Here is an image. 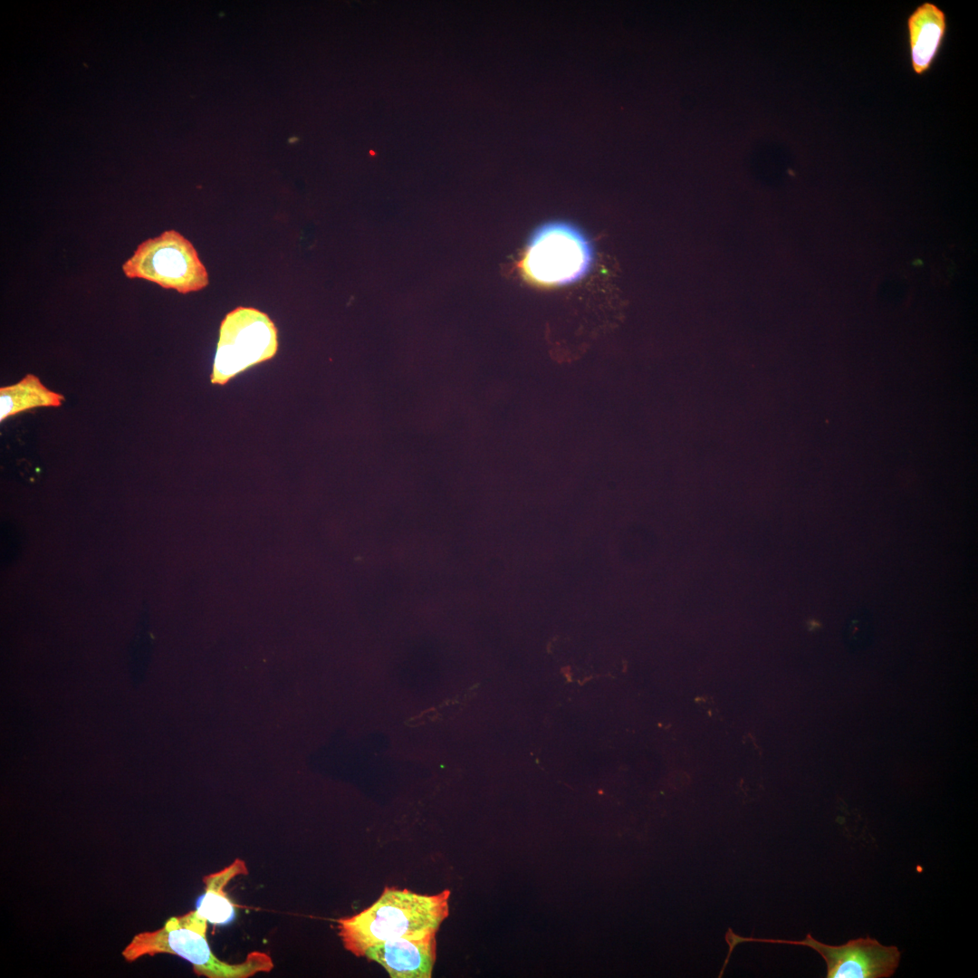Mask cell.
<instances>
[{
  "label": "cell",
  "instance_id": "cell-2",
  "mask_svg": "<svg viewBox=\"0 0 978 978\" xmlns=\"http://www.w3.org/2000/svg\"><path fill=\"white\" fill-rule=\"evenodd\" d=\"M206 932L207 921L190 911L168 918L159 929L135 935L121 954L127 962L144 955L175 954L189 962L197 975L207 978H247L273 968L271 956L259 951L249 953L242 963L222 961L212 952Z\"/></svg>",
  "mask_w": 978,
  "mask_h": 978
},
{
  "label": "cell",
  "instance_id": "cell-6",
  "mask_svg": "<svg viewBox=\"0 0 978 978\" xmlns=\"http://www.w3.org/2000/svg\"><path fill=\"white\" fill-rule=\"evenodd\" d=\"M729 946L723 964L726 968L734 948L743 942H762L803 945L819 953L827 964V978H887L896 972L900 952L896 946H885L866 937L849 940L841 945H829L808 934L801 941L743 937L728 929L724 936Z\"/></svg>",
  "mask_w": 978,
  "mask_h": 978
},
{
  "label": "cell",
  "instance_id": "cell-4",
  "mask_svg": "<svg viewBox=\"0 0 978 978\" xmlns=\"http://www.w3.org/2000/svg\"><path fill=\"white\" fill-rule=\"evenodd\" d=\"M593 258L592 244L580 229L567 222H549L531 235L523 269L537 283L565 285L585 276Z\"/></svg>",
  "mask_w": 978,
  "mask_h": 978
},
{
  "label": "cell",
  "instance_id": "cell-1",
  "mask_svg": "<svg viewBox=\"0 0 978 978\" xmlns=\"http://www.w3.org/2000/svg\"><path fill=\"white\" fill-rule=\"evenodd\" d=\"M450 891L425 895L386 887L370 906L340 918L339 935L345 949L356 956L387 940L436 933L449 915Z\"/></svg>",
  "mask_w": 978,
  "mask_h": 978
},
{
  "label": "cell",
  "instance_id": "cell-9",
  "mask_svg": "<svg viewBox=\"0 0 978 978\" xmlns=\"http://www.w3.org/2000/svg\"><path fill=\"white\" fill-rule=\"evenodd\" d=\"M245 862L236 858L220 871L206 875L203 878L205 891L196 902V911L213 925H227L236 916V906L228 897L225 887L239 875H246Z\"/></svg>",
  "mask_w": 978,
  "mask_h": 978
},
{
  "label": "cell",
  "instance_id": "cell-8",
  "mask_svg": "<svg viewBox=\"0 0 978 978\" xmlns=\"http://www.w3.org/2000/svg\"><path fill=\"white\" fill-rule=\"evenodd\" d=\"M945 13L935 4L925 2L907 17L909 58L913 72L925 74L934 65L947 33Z\"/></svg>",
  "mask_w": 978,
  "mask_h": 978
},
{
  "label": "cell",
  "instance_id": "cell-7",
  "mask_svg": "<svg viewBox=\"0 0 978 978\" xmlns=\"http://www.w3.org/2000/svg\"><path fill=\"white\" fill-rule=\"evenodd\" d=\"M436 934L387 940L369 947L364 956L392 978H430L436 962Z\"/></svg>",
  "mask_w": 978,
  "mask_h": 978
},
{
  "label": "cell",
  "instance_id": "cell-5",
  "mask_svg": "<svg viewBox=\"0 0 978 978\" xmlns=\"http://www.w3.org/2000/svg\"><path fill=\"white\" fill-rule=\"evenodd\" d=\"M278 331L269 316L252 307L228 312L219 328L211 382L225 385L250 367L274 357Z\"/></svg>",
  "mask_w": 978,
  "mask_h": 978
},
{
  "label": "cell",
  "instance_id": "cell-10",
  "mask_svg": "<svg viewBox=\"0 0 978 978\" xmlns=\"http://www.w3.org/2000/svg\"><path fill=\"white\" fill-rule=\"evenodd\" d=\"M64 397L44 386L34 374L0 388V422L37 408H58Z\"/></svg>",
  "mask_w": 978,
  "mask_h": 978
},
{
  "label": "cell",
  "instance_id": "cell-3",
  "mask_svg": "<svg viewBox=\"0 0 978 978\" xmlns=\"http://www.w3.org/2000/svg\"><path fill=\"white\" fill-rule=\"evenodd\" d=\"M129 279H141L179 293L208 285V273L193 244L176 230L164 231L140 243L122 264Z\"/></svg>",
  "mask_w": 978,
  "mask_h": 978
}]
</instances>
